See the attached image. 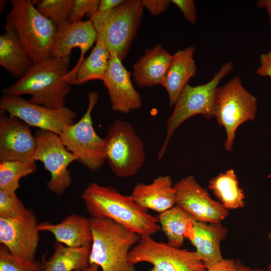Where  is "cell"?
Returning a JSON list of instances; mask_svg holds the SVG:
<instances>
[{
  "instance_id": "cell-1",
  "label": "cell",
  "mask_w": 271,
  "mask_h": 271,
  "mask_svg": "<svg viewBox=\"0 0 271 271\" xmlns=\"http://www.w3.org/2000/svg\"><path fill=\"white\" fill-rule=\"evenodd\" d=\"M81 198L92 218L110 219L140 236L151 235L161 230L158 217L139 205L130 196L111 186L91 183Z\"/></svg>"
},
{
  "instance_id": "cell-2",
  "label": "cell",
  "mask_w": 271,
  "mask_h": 271,
  "mask_svg": "<svg viewBox=\"0 0 271 271\" xmlns=\"http://www.w3.org/2000/svg\"><path fill=\"white\" fill-rule=\"evenodd\" d=\"M70 56H49L33 63L27 73L2 90L3 94L20 96L29 94V100L52 108L65 106L71 84L64 80L69 70Z\"/></svg>"
},
{
  "instance_id": "cell-3",
  "label": "cell",
  "mask_w": 271,
  "mask_h": 271,
  "mask_svg": "<svg viewBox=\"0 0 271 271\" xmlns=\"http://www.w3.org/2000/svg\"><path fill=\"white\" fill-rule=\"evenodd\" d=\"M90 219L92 241L89 264L97 265L102 271H135L127 258L141 236L110 219Z\"/></svg>"
},
{
  "instance_id": "cell-4",
  "label": "cell",
  "mask_w": 271,
  "mask_h": 271,
  "mask_svg": "<svg viewBox=\"0 0 271 271\" xmlns=\"http://www.w3.org/2000/svg\"><path fill=\"white\" fill-rule=\"evenodd\" d=\"M6 24L15 31L33 63L49 56L56 28L30 0H12Z\"/></svg>"
},
{
  "instance_id": "cell-5",
  "label": "cell",
  "mask_w": 271,
  "mask_h": 271,
  "mask_svg": "<svg viewBox=\"0 0 271 271\" xmlns=\"http://www.w3.org/2000/svg\"><path fill=\"white\" fill-rule=\"evenodd\" d=\"M233 68L232 62H226L208 82L197 86L188 84L184 87L174 105L172 114L167 120L166 137L158 153L159 160L164 156L171 138L183 122L198 114L206 118L215 116L218 85Z\"/></svg>"
},
{
  "instance_id": "cell-6",
  "label": "cell",
  "mask_w": 271,
  "mask_h": 271,
  "mask_svg": "<svg viewBox=\"0 0 271 271\" xmlns=\"http://www.w3.org/2000/svg\"><path fill=\"white\" fill-rule=\"evenodd\" d=\"M257 106L256 98L243 86L239 76L218 87L214 117L217 123L225 130L224 147L227 151L233 148L238 127L254 119Z\"/></svg>"
},
{
  "instance_id": "cell-7",
  "label": "cell",
  "mask_w": 271,
  "mask_h": 271,
  "mask_svg": "<svg viewBox=\"0 0 271 271\" xmlns=\"http://www.w3.org/2000/svg\"><path fill=\"white\" fill-rule=\"evenodd\" d=\"M88 105L83 116L76 122L65 126L60 139L78 161L92 171L99 170L106 161V143L96 132L92 118V112L98 100L95 91L88 93Z\"/></svg>"
},
{
  "instance_id": "cell-8",
  "label": "cell",
  "mask_w": 271,
  "mask_h": 271,
  "mask_svg": "<svg viewBox=\"0 0 271 271\" xmlns=\"http://www.w3.org/2000/svg\"><path fill=\"white\" fill-rule=\"evenodd\" d=\"M106 161L117 177L136 175L145 160V146L133 126L126 121L116 119L106 138Z\"/></svg>"
},
{
  "instance_id": "cell-9",
  "label": "cell",
  "mask_w": 271,
  "mask_h": 271,
  "mask_svg": "<svg viewBox=\"0 0 271 271\" xmlns=\"http://www.w3.org/2000/svg\"><path fill=\"white\" fill-rule=\"evenodd\" d=\"M128 262L134 265L141 262L152 264L149 271H205L206 267L195 251L176 248L158 242L151 235L141 236L131 249Z\"/></svg>"
},
{
  "instance_id": "cell-10",
  "label": "cell",
  "mask_w": 271,
  "mask_h": 271,
  "mask_svg": "<svg viewBox=\"0 0 271 271\" xmlns=\"http://www.w3.org/2000/svg\"><path fill=\"white\" fill-rule=\"evenodd\" d=\"M35 136L37 148L33 160L41 162L50 174L47 183L49 190L61 195L72 183V177L68 167L78 158L68 151L59 135L50 131L38 129Z\"/></svg>"
},
{
  "instance_id": "cell-11",
  "label": "cell",
  "mask_w": 271,
  "mask_h": 271,
  "mask_svg": "<svg viewBox=\"0 0 271 271\" xmlns=\"http://www.w3.org/2000/svg\"><path fill=\"white\" fill-rule=\"evenodd\" d=\"M1 110L15 116L30 126L50 131L58 135L64 127L74 123L76 112L64 106L52 108L33 103L20 96L3 94Z\"/></svg>"
},
{
  "instance_id": "cell-12",
  "label": "cell",
  "mask_w": 271,
  "mask_h": 271,
  "mask_svg": "<svg viewBox=\"0 0 271 271\" xmlns=\"http://www.w3.org/2000/svg\"><path fill=\"white\" fill-rule=\"evenodd\" d=\"M144 9L141 0H125L111 12L101 30L109 52L121 61L136 38Z\"/></svg>"
},
{
  "instance_id": "cell-13",
  "label": "cell",
  "mask_w": 271,
  "mask_h": 271,
  "mask_svg": "<svg viewBox=\"0 0 271 271\" xmlns=\"http://www.w3.org/2000/svg\"><path fill=\"white\" fill-rule=\"evenodd\" d=\"M176 205L197 221L221 223L229 215L220 202L212 199L206 189L192 175L185 177L175 185Z\"/></svg>"
},
{
  "instance_id": "cell-14",
  "label": "cell",
  "mask_w": 271,
  "mask_h": 271,
  "mask_svg": "<svg viewBox=\"0 0 271 271\" xmlns=\"http://www.w3.org/2000/svg\"><path fill=\"white\" fill-rule=\"evenodd\" d=\"M97 37L98 33L89 20L74 23L67 22L56 29L50 56H70L72 49L76 48L80 51L77 63L64 77V80L70 84H74L78 70L85 59V55L96 42Z\"/></svg>"
},
{
  "instance_id": "cell-15",
  "label": "cell",
  "mask_w": 271,
  "mask_h": 271,
  "mask_svg": "<svg viewBox=\"0 0 271 271\" xmlns=\"http://www.w3.org/2000/svg\"><path fill=\"white\" fill-rule=\"evenodd\" d=\"M34 213L22 217H0V242L16 257L34 261L40 242V231Z\"/></svg>"
},
{
  "instance_id": "cell-16",
  "label": "cell",
  "mask_w": 271,
  "mask_h": 271,
  "mask_svg": "<svg viewBox=\"0 0 271 271\" xmlns=\"http://www.w3.org/2000/svg\"><path fill=\"white\" fill-rule=\"evenodd\" d=\"M36 137L30 126L19 118L1 110L0 161L33 162Z\"/></svg>"
},
{
  "instance_id": "cell-17",
  "label": "cell",
  "mask_w": 271,
  "mask_h": 271,
  "mask_svg": "<svg viewBox=\"0 0 271 271\" xmlns=\"http://www.w3.org/2000/svg\"><path fill=\"white\" fill-rule=\"evenodd\" d=\"M114 53L110 58L103 84L107 90L111 107L114 111L128 113L142 106L140 94L134 88L130 74Z\"/></svg>"
},
{
  "instance_id": "cell-18",
  "label": "cell",
  "mask_w": 271,
  "mask_h": 271,
  "mask_svg": "<svg viewBox=\"0 0 271 271\" xmlns=\"http://www.w3.org/2000/svg\"><path fill=\"white\" fill-rule=\"evenodd\" d=\"M130 196L140 206L159 213L176 205V195L173 180L169 176H160L150 184L138 183Z\"/></svg>"
},
{
  "instance_id": "cell-19",
  "label": "cell",
  "mask_w": 271,
  "mask_h": 271,
  "mask_svg": "<svg viewBox=\"0 0 271 271\" xmlns=\"http://www.w3.org/2000/svg\"><path fill=\"white\" fill-rule=\"evenodd\" d=\"M40 231L52 233L57 242L70 247H80L91 245L92 234L90 219L78 214L67 216L57 224L48 222L38 223Z\"/></svg>"
},
{
  "instance_id": "cell-20",
  "label": "cell",
  "mask_w": 271,
  "mask_h": 271,
  "mask_svg": "<svg viewBox=\"0 0 271 271\" xmlns=\"http://www.w3.org/2000/svg\"><path fill=\"white\" fill-rule=\"evenodd\" d=\"M195 48L191 46L178 50L172 58L161 85L166 89L170 106L175 104L189 80L196 75L197 67L194 58Z\"/></svg>"
},
{
  "instance_id": "cell-21",
  "label": "cell",
  "mask_w": 271,
  "mask_h": 271,
  "mask_svg": "<svg viewBox=\"0 0 271 271\" xmlns=\"http://www.w3.org/2000/svg\"><path fill=\"white\" fill-rule=\"evenodd\" d=\"M173 55L161 45L146 50L133 66L132 77L140 87L162 84Z\"/></svg>"
},
{
  "instance_id": "cell-22",
  "label": "cell",
  "mask_w": 271,
  "mask_h": 271,
  "mask_svg": "<svg viewBox=\"0 0 271 271\" xmlns=\"http://www.w3.org/2000/svg\"><path fill=\"white\" fill-rule=\"evenodd\" d=\"M195 237L191 243L206 269L224 258L221 254L220 243L226 237L227 229L221 223H205L192 219Z\"/></svg>"
},
{
  "instance_id": "cell-23",
  "label": "cell",
  "mask_w": 271,
  "mask_h": 271,
  "mask_svg": "<svg viewBox=\"0 0 271 271\" xmlns=\"http://www.w3.org/2000/svg\"><path fill=\"white\" fill-rule=\"evenodd\" d=\"M5 33L0 36V65L13 76L22 77L33 62L20 43L14 29L5 24Z\"/></svg>"
},
{
  "instance_id": "cell-24",
  "label": "cell",
  "mask_w": 271,
  "mask_h": 271,
  "mask_svg": "<svg viewBox=\"0 0 271 271\" xmlns=\"http://www.w3.org/2000/svg\"><path fill=\"white\" fill-rule=\"evenodd\" d=\"M91 245L70 247L56 242L52 255L45 261L41 271H81L90 265Z\"/></svg>"
},
{
  "instance_id": "cell-25",
  "label": "cell",
  "mask_w": 271,
  "mask_h": 271,
  "mask_svg": "<svg viewBox=\"0 0 271 271\" xmlns=\"http://www.w3.org/2000/svg\"><path fill=\"white\" fill-rule=\"evenodd\" d=\"M109 58L110 52L101 31L98 34L95 46L79 68L73 84H82L92 80L103 81Z\"/></svg>"
},
{
  "instance_id": "cell-26",
  "label": "cell",
  "mask_w": 271,
  "mask_h": 271,
  "mask_svg": "<svg viewBox=\"0 0 271 271\" xmlns=\"http://www.w3.org/2000/svg\"><path fill=\"white\" fill-rule=\"evenodd\" d=\"M208 188L227 210L242 208L244 205L245 195L239 186L233 169L221 173L211 179Z\"/></svg>"
},
{
  "instance_id": "cell-27",
  "label": "cell",
  "mask_w": 271,
  "mask_h": 271,
  "mask_svg": "<svg viewBox=\"0 0 271 271\" xmlns=\"http://www.w3.org/2000/svg\"><path fill=\"white\" fill-rule=\"evenodd\" d=\"M161 229L165 234L167 243L181 248L185 239V232L191 222L190 216L176 205L160 213L158 217Z\"/></svg>"
},
{
  "instance_id": "cell-28",
  "label": "cell",
  "mask_w": 271,
  "mask_h": 271,
  "mask_svg": "<svg viewBox=\"0 0 271 271\" xmlns=\"http://www.w3.org/2000/svg\"><path fill=\"white\" fill-rule=\"evenodd\" d=\"M37 168L35 161H0V190L16 192L20 186V179L34 173Z\"/></svg>"
},
{
  "instance_id": "cell-29",
  "label": "cell",
  "mask_w": 271,
  "mask_h": 271,
  "mask_svg": "<svg viewBox=\"0 0 271 271\" xmlns=\"http://www.w3.org/2000/svg\"><path fill=\"white\" fill-rule=\"evenodd\" d=\"M73 0H42L36 9L52 22L56 29L67 23Z\"/></svg>"
},
{
  "instance_id": "cell-30",
  "label": "cell",
  "mask_w": 271,
  "mask_h": 271,
  "mask_svg": "<svg viewBox=\"0 0 271 271\" xmlns=\"http://www.w3.org/2000/svg\"><path fill=\"white\" fill-rule=\"evenodd\" d=\"M26 208L16 192H7L0 190V217L13 219L33 214Z\"/></svg>"
},
{
  "instance_id": "cell-31",
  "label": "cell",
  "mask_w": 271,
  "mask_h": 271,
  "mask_svg": "<svg viewBox=\"0 0 271 271\" xmlns=\"http://www.w3.org/2000/svg\"><path fill=\"white\" fill-rule=\"evenodd\" d=\"M42 266L36 261L16 257L4 245L0 246V271H41Z\"/></svg>"
},
{
  "instance_id": "cell-32",
  "label": "cell",
  "mask_w": 271,
  "mask_h": 271,
  "mask_svg": "<svg viewBox=\"0 0 271 271\" xmlns=\"http://www.w3.org/2000/svg\"><path fill=\"white\" fill-rule=\"evenodd\" d=\"M100 0H73L68 23L81 22L85 15L90 18L96 12Z\"/></svg>"
},
{
  "instance_id": "cell-33",
  "label": "cell",
  "mask_w": 271,
  "mask_h": 271,
  "mask_svg": "<svg viewBox=\"0 0 271 271\" xmlns=\"http://www.w3.org/2000/svg\"><path fill=\"white\" fill-rule=\"evenodd\" d=\"M124 0H100L95 13L89 18L98 34L111 12Z\"/></svg>"
},
{
  "instance_id": "cell-34",
  "label": "cell",
  "mask_w": 271,
  "mask_h": 271,
  "mask_svg": "<svg viewBox=\"0 0 271 271\" xmlns=\"http://www.w3.org/2000/svg\"><path fill=\"white\" fill-rule=\"evenodd\" d=\"M171 3L175 5L182 12L184 18L191 23L195 24L197 13L194 1L193 0H172Z\"/></svg>"
},
{
  "instance_id": "cell-35",
  "label": "cell",
  "mask_w": 271,
  "mask_h": 271,
  "mask_svg": "<svg viewBox=\"0 0 271 271\" xmlns=\"http://www.w3.org/2000/svg\"><path fill=\"white\" fill-rule=\"evenodd\" d=\"M144 8L153 16L162 14L167 10L170 4L169 0H142Z\"/></svg>"
},
{
  "instance_id": "cell-36",
  "label": "cell",
  "mask_w": 271,
  "mask_h": 271,
  "mask_svg": "<svg viewBox=\"0 0 271 271\" xmlns=\"http://www.w3.org/2000/svg\"><path fill=\"white\" fill-rule=\"evenodd\" d=\"M259 66L256 72L259 76L271 78V51L261 53L259 58Z\"/></svg>"
},
{
  "instance_id": "cell-37",
  "label": "cell",
  "mask_w": 271,
  "mask_h": 271,
  "mask_svg": "<svg viewBox=\"0 0 271 271\" xmlns=\"http://www.w3.org/2000/svg\"><path fill=\"white\" fill-rule=\"evenodd\" d=\"M205 271H238L236 261L223 259Z\"/></svg>"
},
{
  "instance_id": "cell-38",
  "label": "cell",
  "mask_w": 271,
  "mask_h": 271,
  "mask_svg": "<svg viewBox=\"0 0 271 271\" xmlns=\"http://www.w3.org/2000/svg\"><path fill=\"white\" fill-rule=\"evenodd\" d=\"M256 5L259 8L265 9L269 19H271V0H259L256 1Z\"/></svg>"
},
{
  "instance_id": "cell-39",
  "label": "cell",
  "mask_w": 271,
  "mask_h": 271,
  "mask_svg": "<svg viewBox=\"0 0 271 271\" xmlns=\"http://www.w3.org/2000/svg\"><path fill=\"white\" fill-rule=\"evenodd\" d=\"M238 271H267L261 268H251L243 264L240 260H236Z\"/></svg>"
},
{
  "instance_id": "cell-40",
  "label": "cell",
  "mask_w": 271,
  "mask_h": 271,
  "mask_svg": "<svg viewBox=\"0 0 271 271\" xmlns=\"http://www.w3.org/2000/svg\"><path fill=\"white\" fill-rule=\"evenodd\" d=\"M98 266L96 264H90L87 267L81 271H97Z\"/></svg>"
},
{
  "instance_id": "cell-41",
  "label": "cell",
  "mask_w": 271,
  "mask_h": 271,
  "mask_svg": "<svg viewBox=\"0 0 271 271\" xmlns=\"http://www.w3.org/2000/svg\"><path fill=\"white\" fill-rule=\"evenodd\" d=\"M268 237L269 240L270 245H269V250L271 252V231L269 232L268 234Z\"/></svg>"
},
{
  "instance_id": "cell-42",
  "label": "cell",
  "mask_w": 271,
  "mask_h": 271,
  "mask_svg": "<svg viewBox=\"0 0 271 271\" xmlns=\"http://www.w3.org/2000/svg\"><path fill=\"white\" fill-rule=\"evenodd\" d=\"M267 271H271V261L269 262L267 269Z\"/></svg>"
},
{
  "instance_id": "cell-43",
  "label": "cell",
  "mask_w": 271,
  "mask_h": 271,
  "mask_svg": "<svg viewBox=\"0 0 271 271\" xmlns=\"http://www.w3.org/2000/svg\"><path fill=\"white\" fill-rule=\"evenodd\" d=\"M269 25L270 27H271V19H269Z\"/></svg>"
}]
</instances>
